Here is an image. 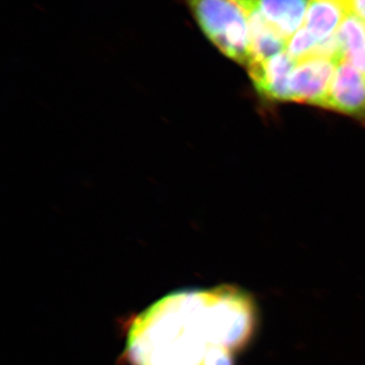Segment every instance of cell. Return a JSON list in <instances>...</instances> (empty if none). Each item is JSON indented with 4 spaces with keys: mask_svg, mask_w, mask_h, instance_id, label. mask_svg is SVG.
<instances>
[{
    "mask_svg": "<svg viewBox=\"0 0 365 365\" xmlns=\"http://www.w3.org/2000/svg\"><path fill=\"white\" fill-rule=\"evenodd\" d=\"M253 325L251 299L235 288L181 290L134 319L127 359L131 365H232Z\"/></svg>",
    "mask_w": 365,
    "mask_h": 365,
    "instance_id": "6da1fadb",
    "label": "cell"
},
{
    "mask_svg": "<svg viewBox=\"0 0 365 365\" xmlns=\"http://www.w3.org/2000/svg\"><path fill=\"white\" fill-rule=\"evenodd\" d=\"M197 25L228 58L248 64V14L241 0H182Z\"/></svg>",
    "mask_w": 365,
    "mask_h": 365,
    "instance_id": "7a4b0ae2",
    "label": "cell"
},
{
    "mask_svg": "<svg viewBox=\"0 0 365 365\" xmlns=\"http://www.w3.org/2000/svg\"><path fill=\"white\" fill-rule=\"evenodd\" d=\"M336 66L319 57L297 62L289 81L290 101L324 107Z\"/></svg>",
    "mask_w": 365,
    "mask_h": 365,
    "instance_id": "3957f363",
    "label": "cell"
},
{
    "mask_svg": "<svg viewBox=\"0 0 365 365\" xmlns=\"http://www.w3.org/2000/svg\"><path fill=\"white\" fill-rule=\"evenodd\" d=\"M324 108L365 121V76L347 60L336 66Z\"/></svg>",
    "mask_w": 365,
    "mask_h": 365,
    "instance_id": "277c9868",
    "label": "cell"
},
{
    "mask_svg": "<svg viewBox=\"0 0 365 365\" xmlns=\"http://www.w3.org/2000/svg\"><path fill=\"white\" fill-rule=\"evenodd\" d=\"M295 66L297 62L287 52L248 64L255 88L263 97L275 101H290L289 81Z\"/></svg>",
    "mask_w": 365,
    "mask_h": 365,
    "instance_id": "5b68a950",
    "label": "cell"
},
{
    "mask_svg": "<svg viewBox=\"0 0 365 365\" xmlns=\"http://www.w3.org/2000/svg\"><path fill=\"white\" fill-rule=\"evenodd\" d=\"M349 14V0H309L304 28L319 42L335 35Z\"/></svg>",
    "mask_w": 365,
    "mask_h": 365,
    "instance_id": "8992f818",
    "label": "cell"
},
{
    "mask_svg": "<svg viewBox=\"0 0 365 365\" xmlns=\"http://www.w3.org/2000/svg\"><path fill=\"white\" fill-rule=\"evenodd\" d=\"M256 4L271 28L288 41L304 23L309 0H256Z\"/></svg>",
    "mask_w": 365,
    "mask_h": 365,
    "instance_id": "52a82bcc",
    "label": "cell"
},
{
    "mask_svg": "<svg viewBox=\"0 0 365 365\" xmlns=\"http://www.w3.org/2000/svg\"><path fill=\"white\" fill-rule=\"evenodd\" d=\"M345 58L365 76V21L349 14L337 32Z\"/></svg>",
    "mask_w": 365,
    "mask_h": 365,
    "instance_id": "ba28073f",
    "label": "cell"
},
{
    "mask_svg": "<svg viewBox=\"0 0 365 365\" xmlns=\"http://www.w3.org/2000/svg\"><path fill=\"white\" fill-rule=\"evenodd\" d=\"M318 42L319 41L304 26L287 41V53L297 63L311 55Z\"/></svg>",
    "mask_w": 365,
    "mask_h": 365,
    "instance_id": "9c48e42d",
    "label": "cell"
},
{
    "mask_svg": "<svg viewBox=\"0 0 365 365\" xmlns=\"http://www.w3.org/2000/svg\"><path fill=\"white\" fill-rule=\"evenodd\" d=\"M351 14L365 21V0H349Z\"/></svg>",
    "mask_w": 365,
    "mask_h": 365,
    "instance_id": "30bf717a",
    "label": "cell"
}]
</instances>
